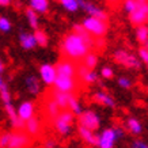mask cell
I'll return each instance as SVG.
<instances>
[{"instance_id": "cell-1", "label": "cell", "mask_w": 148, "mask_h": 148, "mask_svg": "<svg viewBox=\"0 0 148 148\" xmlns=\"http://www.w3.org/2000/svg\"><path fill=\"white\" fill-rule=\"evenodd\" d=\"M91 50V46L76 33H68L61 41V53L71 61H79L86 57Z\"/></svg>"}, {"instance_id": "cell-2", "label": "cell", "mask_w": 148, "mask_h": 148, "mask_svg": "<svg viewBox=\"0 0 148 148\" xmlns=\"http://www.w3.org/2000/svg\"><path fill=\"white\" fill-rule=\"evenodd\" d=\"M73 121H75V114L71 113L68 109H64L53 120L54 130L60 136L68 137L73 132Z\"/></svg>"}, {"instance_id": "cell-3", "label": "cell", "mask_w": 148, "mask_h": 148, "mask_svg": "<svg viewBox=\"0 0 148 148\" xmlns=\"http://www.w3.org/2000/svg\"><path fill=\"white\" fill-rule=\"evenodd\" d=\"M83 27L88 32V34L94 37V38H103L105 34L108 33V23L106 21L99 18H94V16H87V18L83 19L82 22Z\"/></svg>"}, {"instance_id": "cell-4", "label": "cell", "mask_w": 148, "mask_h": 148, "mask_svg": "<svg viewBox=\"0 0 148 148\" xmlns=\"http://www.w3.org/2000/svg\"><path fill=\"white\" fill-rule=\"evenodd\" d=\"M77 121H79V125L84 126L92 132H97L101 128L102 120H101V116L94 110H83L80 116H77Z\"/></svg>"}, {"instance_id": "cell-5", "label": "cell", "mask_w": 148, "mask_h": 148, "mask_svg": "<svg viewBox=\"0 0 148 148\" xmlns=\"http://www.w3.org/2000/svg\"><path fill=\"white\" fill-rule=\"evenodd\" d=\"M114 60H116L118 64L124 65L125 68H130V69H137L140 68V58L135 54L126 52L125 49H117L114 52Z\"/></svg>"}, {"instance_id": "cell-6", "label": "cell", "mask_w": 148, "mask_h": 148, "mask_svg": "<svg viewBox=\"0 0 148 148\" xmlns=\"http://www.w3.org/2000/svg\"><path fill=\"white\" fill-rule=\"evenodd\" d=\"M77 88H79V79L71 76H58L57 75L53 84V90L68 92V94H73Z\"/></svg>"}, {"instance_id": "cell-7", "label": "cell", "mask_w": 148, "mask_h": 148, "mask_svg": "<svg viewBox=\"0 0 148 148\" xmlns=\"http://www.w3.org/2000/svg\"><path fill=\"white\" fill-rule=\"evenodd\" d=\"M38 75H40V79L44 84L48 86V87H53L56 77H57V71H56L54 64L50 63L41 64L40 68H38Z\"/></svg>"}, {"instance_id": "cell-8", "label": "cell", "mask_w": 148, "mask_h": 148, "mask_svg": "<svg viewBox=\"0 0 148 148\" xmlns=\"http://www.w3.org/2000/svg\"><path fill=\"white\" fill-rule=\"evenodd\" d=\"M118 140L114 128H105L97 136V147L98 148H114L116 141Z\"/></svg>"}, {"instance_id": "cell-9", "label": "cell", "mask_w": 148, "mask_h": 148, "mask_svg": "<svg viewBox=\"0 0 148 148\" xmlns=\"http://www.w3.org/2000/svg\"><path fill=\"white\" fill-rule=\"evenodd\" d=\"M129 21L133 26H141L148 22V3H139L137 8L129 14Z\"/></svg>"}, {"instance_id": "cell-10", "label": "cell", "mask_w": 148, "mask_h": 148, "mask_svg": "<svg viewBox=\"0 0 148 148\" xmlns=\"http://www.w3.org/2000/svg\"><path fill=\"white\" fill-rule=\"evenodd\" d=\"M16 114L21 121L26 122L33 117H36V105L33 101H22L16 108Z\"/></svg>"}, {"instance_id": "cell-11", "label": "cell", "mask_w": 148, "mask_h": 148, "mask_svg": "<svg viewBox=\"0 0 148 148\" xmlns=\"http://www.w3.org/2000/svg\"><path fill=\"white\" fill-rule=\"evenodd\" d=\"M77 1H79V8L86 11L88 16H94V18L103 19V21L108 19V14L105 12V10H102L101 7L92 4V3L87 1V0H77Z\"/></svg>"}, {"instance_id": "cell-12", "label": "cell", "mask_w": 148, "mask_h": 148, "mask_svg": "<svg viewBox=\"0 0 148 148\" xmlns=\"http://www.w3.org/2000/svg\"><path fill=\"white\" fill-rule=\"evenodd\" d=\"M56 71H57L58 76H71L76 77V65L73 61L68 60V58H63L54 64Z\"/></svg>"}, {"instance_id": "cell-13", "label": "cell", "mask_w": 148, "mask_h": 148, "mask_svg": "<svg viewBox=\"0 0 148 148\" xmlns=\"http://www.w3.org/2000/svg\"><path fill=\"white\" fill-rule=\"evenodd\" d=\"M76 77L79 80L87 83V84H94V83L98 82L99 73H97L95 69H88L82 64V65L76 67Z\"/></svg>"}, {"instance_id": "cell-14", "label": "cell", "mask_w": 148, "mask_h": 148, "mask_svg": "<svg viewBox=\"0 0 148 148\" xmlns=\"http://www.w3.org/2000/svg\"><path fill=\"white\" fill-rule=\"evenodd\" d=\"M30 143L32 139L26 132H12L10 137L8 148H27Z\"/></svg>"}, {"instance_id": "cell-15", "label": "cell", "mask_w": 148, "mask_h": 148, "mask_svg": "<svg viewBox=\"0 0 148 148\" xmlns=\"http://www.w3.org/2000/svg\"><path fill=\"white\" fill-rule=\"evenodd\" d=\"M92 99H94V102H97L98 105H101V106H105V108H109V109L116 108V101H114V98H113L109 92H106V91H103V90L95 91L94 95H92Z\"/></svg>"}, {"instance_id": "cell-16", "label": "cell", "mask_w": 148, "mask_h": 148, "mask_svg": "<svg viewBox=\"0 0 148 148\" xmlns=\"http://www.w3.org/2000/svg\"><path fill=\"white\" fill-rule=\"evenodd\" d=\"M25 86H26V90L30 95H38L41 92V79L37 77L36 75H27L25 77Z\"/></svg>"}, {"instance_id": "cell-17", "label": "cell", "mask_w": 148, "mask_h": 148, "mask_svg": "<svg viewBox=\"0 0 148 148\" xmlns=\"http://www.w3.org/2000/svg\"><path fill=\"white\" fill-rule=\"evenodd\" d=\"M77 135H79V137H80L86 144H88L91 147H97V136L98 135H97L95 132L87 129L84 126L79 125L77 126Z\"/></svg>"}, {"instance_id": "cell-18", "label": "cell", "mask_w": 148, "mask_h": 148, "mask_svg": "<svg viewBox=\"0 0 148 148\" xmlns=\"http://www.w3.org/2000/svg\"><path fill=\"white\" fill-rule=\"evenodd\" d=\"M19 44L25 50H32L37 46V41L34 37V33L22 32L19 34Z\"/></svg>"}, {"instance_id": "cell-19", "label": "cell", "mask_w": 148, "mask_h": 148, "mask_svg": "<svg viewBox=\"0 0 148 148\" xmlns=\"http://www.w3.org/2000/svg\"><path fill=\"white\" fill-rule=\"evenodd\" d=\"M125 129L133 136H140L143 133V124L136 117H129L125 121Z\"/></svg>"}, {"instance_id": "cell-20", "label": "cell", "mask_w": 148, "mask_h": 148, "mask_svg": "<svg viewBox=\"0 0 148 148\" xmlns=\"http://www.w3.org/2000/svg\"><path fill=\"white\" fill-rule=\"evenodd\" d=\"M73 94H68V92H61V91L53 90V92H50V98L53 99L54 102L58 105V108L64 110V109L68 108V102Z\"/></svg>"}, {"instance_id": "cell-21", "label": "cell", "mask_w": 148, "mask_h": 148, "mask_svg": "<svg viewBox=\"0 0 148 148\" xmlns=\"http://www.w3.org/2000/svg\"><path fill=\"white\" fill-rule=\"evenodd\" d=\"M25 132L29 136H38L41 133V121L37 117H33L25 122Z\"/></svg>"}, {"instance_id": "cell-22", "label": "cell", "mask_w": 148, "mask_h": 148, "mask_svg": "<svg viewBox=\"0 0 148 148\" xmlns=\"http://www.w3.org/2000/svg\"><path fill=\"white\" fill-rule=\"evenodd\" d=\"M50 0H29V8L34 10L37 14L44 15L49 11Z\"/></svg>"}, {"instance_id": "cell-23", "label": "cell", "mask_w": 148, "mask_h": 148, "mask_svg": "<svg viewBox=\"0 0 148 148\" xmlns=\"http://www.w3.org/2000/svg\"><path fill=\"white\" fill-rule=\"evenodd\" d=\"M72 29H73V33L79 34V36H80L82 38H83V40H84L86 42L91 46V48L95 45V38L91 36V34H88V32H87L84 27H83V25H82V23H75Z\"/></svg>"}, {"instance_id": "cell-24", "label": "cell", "mask_w": 148, "mask_h": 148, "mask_svg": "<svg viewBox=\"0 0 148 148\" xmlns=\"http://www.w3.org/2000/svg\"><path fill=\"white\" fill-rule=\"evenodd\" d=\"M60 112H61V109L58 108V105L54 102L53 99L49 98L48 101H46V103H45V113H46V116H48V118H50V120L53 121L54 118L60 114Z\"/></svg>"}, {"instance_id": "cell-25", "label": "cell", "mask_w": 148, "mask_h": 148, "mask_svg": "<svg viewBox=\"0 0 148 148\" xmlns=\"http://www.w3.org/2000/svg\"><path fill=\"white\" fill-rule=\"evenodd\" d=\"M26 19H27V23H29V26L32 27L33 30H37L38 26H40V14H37L34 10L32 8H27L26 12Z\"/></svg>"}, {"instance_id": "cell-26", "label": "cell", "mask_w": 148, "mask_h": 148, "mask_svg": "<svg viewBox=\"0 0 148 148\" xmlns=\"http://www.w3.org/2000/svg\"><path fill=\"white\" fill-rule=\"evenodd\" d=\"M68 110L71 113H73L75 116H80L82 113H83V105H82V102L79 101V99L75 97V94L71 97V99H69V102H68Z\"/></svg>"}, {"instance_id": "cell-27", "label": "cell", "mask_w": 148, "mask_h": 148, "mask_svg": "<svg viewBox=\"0 0 148 148\" xmlns=\"http://www.w3.org/2000/svg\"><path fill=\"white\" fill-rule=\"evenodd\" d=\"M136 40L137 42H140L141 45H144L148 41V26L147 25H141V26L136 27Z\"/></svg>"}, {"instance_id": "cell-28", "label": "cell", "mask_w": 148, "mask_h": 148, "mask_svg": "<svg viewBox=\"0 0 148 148\" xmlns=\"http://www.w3.org/2000/svg\"><path fill=\"white\" fill-rule=\"evenodd\" d=\"M82 61H83V65H84L86 68H88V69H95L97 65H98L99 58L95 53H91L90 52L88 54H86V57L83 58Z\"/></svg>"}, {"instance_id": "cell-29", "label": "cell", "mask_w": 148, "mask_h": 148, "mask_svg": "<svg viewBox=\"0 0 148 148\" xmlns=\"http://www.w3.org/2000/svg\"><path fill=\"white\" fill-rule=\"evenodd\" d=\"M34 37H36V41H37V46H42V48L48 46L49 37H48V34L44 30H40V29L34 30Z\"/></svg>"}, {"instance_id": "cell-30", "label": "cell", "mask_w": 148, "mask_h": 148, "mask_svg": "<svg viewBox=\"0 0 148 148\" xmlns=\"http://www.w3.org/2000/svg\"><path fill=\"white\" fill-rule=\"evenodd\" d=\"M60 4L68 12H76L77 10H80L77 0H60Z\"/></svg>"}, {"instance_id": "cell-31", "label": "cell", "mask_w": 148, "mask_h": 148, "mask_svg": "<svg viewBox=\"0 0 148 148\" xmlns=\"http://www.w3.org/2000/svg\"><path fill=\"white\" fill-rule=\"evenodd\" d=\"M0 101H1L3 105H4V103H8V102H12V98H11V91H10L7 83H5L4 86H1V87H0Z\"/></svg>"}, {"instance_id": "cell-32", "label": "cell", "mask_w": 148, "mask_h": 148, "mask_svg": "<svg viewBox=\"0 0 148 148\" xmlns=\"http://www.w3.org/2000/svg\"><path fill=\"white\" fill-rule=\"evenodd\" d=\"M11 29H12V23H11V21H10L7 16L1 15V16H0V32L7 34V33L11 32Z\"/></svg>"}, {"instance_id": "cell-33", "label": "cell", "mask_w": 148, "mask_h": 148, "mask_svg": "<svg viewBox=\"0 0 148 148\" xmlns=\"http://www.w3.org/2000/svg\"><path fill=\"white\" fill-rule=\"evenodd\" d=\"M137 5H139V1H137V0H124V1H122L124 11H125L128 15L133 12V11L137 8Z\"/></svg>"}, {"instance_id": "cell-34", "label": "cell", "mask_w": 148, "mask_h": 148, "mask_svg": "<svg viewBox=\"0 0 148 148\" xmlns=\"http://www.w3.org/2000/svg\"><path fill=\"white\" fill-rule=\"evenodd\" d=\"M114 75H116V73H114V69H113L112 67H109V65L102 67L101 72H99V76L102 77V79H105V80H110V79H113Z\"/></svg>"}, {"instance_id": "cell-35", "label": "cell", "mask_w": 148, "mask_h": 148, "mask_svg": "<svg viewBox=\"0 0 148 148\" xmlns=\"http://www.w3.org/2000/svg\"><path fill=\"white\" fill-rule=\"evenodd\" d=\"M117 84H118V87H121L122 90H129L130 87L133 86V82L128 76H120L118 80H117Z\"/></svg>"}, {"instance_id": "cell-36", "label": "cell", "mask_w": 148, "mask_h": 148, "mask_svg": "<svg viewBox=\"0 0 148 148\" xmlns=\"http://www.w3.org/2000/svg\"><path fill=\"white\" fill-rule=\"evenodd\" d=\"M11 132H3L0 133V148H8Z\"/></svg>"}, {"instance_id": "cell-37", "label": "cell", "mask_w": 148, "mask_h": 148, "mask_svg": "<svg viewBox=\"0 0 148 148\" xmlns=\"http://www.w3.org/2000/svg\"><path fill=\"white\" fill-rule=\"evenodd\" d=\"M130 148H148V143L141 139H136L130 143Z\"/></svg>"}, {"instance_id": "cell-38", "label": "cell", "mask_w": 148, "mask_h": 148, "mask_svg": "<svg viewBox=\"0 0 148 148\" xmlns=\"http://www.w3.org/2000/svg\"><path fill=\"white\" fill-rule=\"evenodd\" d=\"M139 58H140V61H143L144 64L148 63V49L147 48L141 46L139 49Z\"/></svg>"}, {"instance_id": "cell-39", "label": "cell", "mask_w": 148, "mask_h": 148, "mask_svg": "<svg viewBox=\"0 0 148 148\" xmlns=\"http://www.w3.org/2000/svg\"><path fill=\"white\" fill-rule=\"evenodd\" d=\"M113 128H114V130H116V135H117V137H118V140L122 139V137L125 136V132H124V128H122V126L116 125V126H113Z\"/></svg>"}, {"instance_id": "cell-40", "label": "cell", "mask_w": 148, "mask_h": 148, "mask_svg": "<svg viewBox=\"0 0 148 148\" xmlns=\"http://www.w3.org/2000/svg\"><path fill=\"white\" fill-rule=\"evenodd\" d=\"M56 145H57V144H56V141H54L53 139H48L45 141V144H44L45 148H56Z\"/></svg>"}, {"instance_id": "cell-41", "label": "cell", "mask_w": 148, "mask_h": 148, "mask_svg": "<svg viewBox=\"0 0 148 148\" xmlns=\"http://www.w3.org/2000/svg\"><path fill=\"white\" fill-rule=\"evenodd\" d=\"M12 3V0H0V7H8Z\"/></svg>"}, {"instance_id": "cell-42", "label": "cell", "mask_w": 148, "mask_h": 148, "mask_svg": "<svg viewBox=\"0 0 148 148\" xmlns=\"http://www.w3.org/2000/svg\"><path fill=\"white\" fill-rule=\"evenodd\" d=\"M4 69H5V64H4V61H3V58L0 57V75L4 72Z\"/></svg>"}, {"instance_id": "cell-43", "label": "cell", "mask_w": 148, "mask_h": 148, "mask_svg": "<svg viewBox=\"0 0 148 148\" xmlns=\"http://www.w3.org/2000/svg\"><path fill=\"white\" fill-rule=\"evenodd\" d=\"M106 1H108L109 4H112V5H116V4H118V3H120L121 0H106Z\"/></svg>"}, {"instance_id": "cell-44", "label": "cell", "mask_w": 148, "mask_h": 148, "mask_svg": "<svg viewBox=\"0 0 148 148\" xmlns=\"http://www.w3.org/2000/svg\"><path fill=\"white\" fill-rule=\"evenodd\" d=\"M4 84H5V80L3 79V76L0 75V87H1V86H4Z\"/></svg>"}, {"instance_id": "cell-45", "label": "cell", "mask_w": 148, "mask_h": 148, "mask_svg": "<svg viewBox=\"0 0 148 148\" xmlns=\"http://www.w3.org/2000/svg\"><path fill=\"white\" fill-rule=\"evenodd\" d=\"M139 3H148V0H137Z\"/></svg>"}, {"instance_id": "cell-46", "label": "cell", "mask_w": 148, "mask_h": 148, "mask_svg": "<svg viewBox=\"0 0 148 148\" xmlns=\"http://www.w3.org/2000/svg\"><path fill=\"white\" fill-rule=\"evenodd\" d=\"M141 46H144V48H147V49H148V41L145 42V44H144V45H141Z\"/></svg>"}, {"instance_id": "cell-47", "label": "cell", "mask_w": 148, "mask_h": 148, "mask_svg": "<svg viewBox=\"0 0 148 148\" xmlns=\"http://www.w3.org/2000/svg\"><path fill=\"white\" fill-rule=\"evenodd\" d=\"M53 1H60V0H53Z\"/></svg>"}, {"instance_id": "cell-48", "label": "cell", "mask_w": 148, "mask_h": 148, "mask_svg": "<svg viewBox=\"0 0 148 148\" xmlns=\"http://www.w3.org/2000/svg\"><path fill=\"white\" fill-rule=\"evenodd\" d=\"M147 69H148V63H147Z\"/></svg>"}, {"instance_id": "cell-49", "label": "cell", "mask_w": 148, "mask_h": 148, "mask_svg": "<svg viewBox=\"0 0 148 148\" xmlns=\"http://www.w3.org/2000/svg\"><path fill=\"white\" fill-rule=\"evenodd\" d=\"M147 90H148V87H147Z\"/></svg>"}]
</instances>
